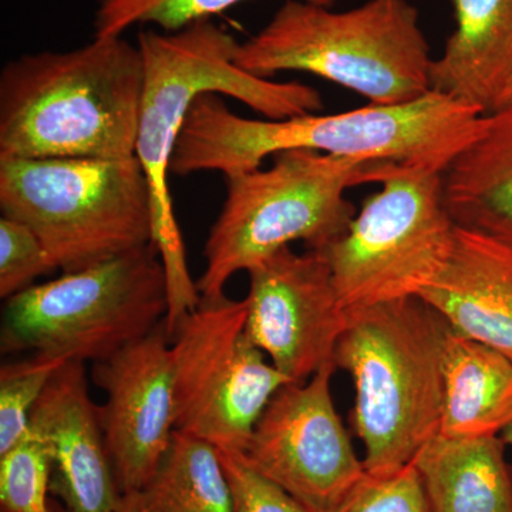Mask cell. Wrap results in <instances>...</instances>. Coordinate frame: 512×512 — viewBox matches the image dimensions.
<instances>
[{
    "label": "cell",
    "mask_w": 512,
    "mask_h": 512,
    "mask_svg": "<svg viewBox=\"0 0 512 512\" xmlns=\"http://www.w3.org/2000/svg\"><path fill=\"white\" fill-rule=\"evenodd\" d=\"M487 113L429 92L409 103L345 113L251 120L232 113L215 93L201 94L188 110L175 143L171 173L215 171L231 177L261 168L291 150L390 163L443 174L478 137Z\"/></svg>",
    "instance_id": "obj_1"
},
{
    "label": "cell",
    "mask_w": 512,
    "mask_h": 512,
    "mask_svg": "<svg viewBox=\"0 0 512 512\" xmlns=\"http://www.w3.org/2000/svg\"><path fill=\"white\" fill-rule=\"evenodd\" d=\"M238 45L234 36L211 20L178 32L143 30L137 36L144 62V89L136 157L150 187L151 242L167 278L168 326L177 325L201 303L168 183L175 143L191 104L201 94H222L241 101L266 120L291 119L323 109L322 96L315 87L264 79L241 69L235 62Z\"/></svg>",
    "instance_id": "obj_2"
},
{
    "label": "cell",
    "mask_w": 512,
    "mask_h": 512,
    "mask_svg": "<svg viewBox=\"0 0 512 512\" xmlns=\"http://www.w3.org/2000/svg\"><path fill=\"white\" fill-rule=\"evenodd\" d=\"M143 55L123 36L29 53L0 74V158L136 156Z\"/></svg>",
    "instance_id": "obj_3"
},
{
    "label": "cell",
    "mask_w": 512,
    "mask_h": 512,
    "mask_svg": "<svg viewBox=\"0 0 512 512\" xmlns=\"http://www.w3.org/2000/svg\"><path fill=\"white\" fill-rule=\"evenodd\" d=\"M333 363L355 387L350 423L367 474L412 464L440 431L443 356L450 325L419 296L348 311Z\"/></svg>",
    "instance_id": "obj_4"
},
{
    "label": "cell",
    "mask_w": 512,
    "mask_h": 512,
    "mask_svg": "<svg viewBox=\"0 0 512 512\" xmlns=\"http://www.w3.org/2000/svg\"><path fill=\"white\" fill-rule=\"evenodd\" d=\"M433 60L419 9L409 0H367L343 12L285 0L235 55L238 66L255 76L315 74L376 106L409 103L431 92Z\"/></svg>",
    "instance_id": "obj_5"
},
{
    "label": "cell",
    "mask_w": 512,
    "mask_h": 512,
    "mask_svg": "<svg viewBox=\"0 0 512 512\" xmlns=\"http://www.w3.org/2000/svg\"><path fill=\"white\" fill-rule=\"evenodd\" d=\"M400 165L284 151L271 167L231 175L227 197L205 242V269L197 281L202 302L225 296L238 272H248L293 242L316 251L348 231L356 210L349 188L382 183Z\"/></svg>",
    "instance_id": "obj_6"
},
{
    "label": "cell",
    "mask_w": 512,
    "mask_h": 512,
    "mask_svg": "<svg viewBox=\"0 0 512 512\" xmlns=\"http://www.w3.org/2000/svg\"><path fill=\"white\" fill-rule=\"evenodd\" d=\"M0 211L28 225L63 274L153 239L150 187L136 156L0 158Z\"/></svg>",
    "instance_id": "obj_7"
},
{
    "label": "cell",
    "mask_w": 512,
    "mask_h": 512,
    "mask_svg": "<svg viewBox=\"0 0 512 512\" xmlns=\"http://www.w3.org/2000/svg\"><path fill=\"white\" fill-rule=\"evenodd\" d=\"M167 278L153 242L6 299L3 355L100 362L164 323Z\"/></svg>",
    "instance_id": "obj_8"
},
{
    "label": "cell",
    "mask_w": 512,
    "mask_h": 512,
    "mask_svg": "<svg viewBox=\"0 0 512 512\" xmlns=\"http://www.w3.org/2000/svg\"><path fill=\"white\" fill-rule=\"evenodd\" d=\"M380 185L348 231L316 249L346 311L419 296L453 251L457 225L441 174L403 167Z\"/></svg>",
    "instance_id": "obj_9"
},
{
    "label": "cell",
    "mask_w": 512,
    "mask_h": 512,
    "mask_svg": "<svg viewBox=\"0 0 512 512\" xmlns=\"http://www.w3.org/2000/svg\"><path fill=\"white\" fill-rule=\"evenodd\" d=\"M247 299L202 302L171 333L175 430L242 454L266 406L292 383L247 333Z\"/></svg>",
    "instance_id": "obj_10"
},
{
    "label": "cell",
    "mask_w": 512,
    "mask_h": 512,
    "mask_svg": "<svg viewBox=\"0 0 512 512\" xmlns=\"http://www.w3.org/2000/svg\"><path fill=\"white\" fill-rule=\"evenodd\" d=\"M335 363L275 393L256 423L244 458L249 467L313 512H329L366 474L335 403Z\"/></svg>",
    "instance_id": "obj_11"
},
{
    "label": "cell",
    "mask_w": 512,
    "mask_h": 512,
    "mask_svg": "<svg viewBox=\"0 0 512 512\" xmlns=\"http://www.w3.org/2000/svg\"><path fill=\"white\" fill-rule=\"evenodd\" d=\"M247 333L293 383L333 363L349 313L319 252L281 249L249 269Z\"/></svg>",
    "instance_id": "obj_12"
},
{
    "label": "cell",
    "mask_w": 512,
    "mask_h": 512,
    "mask_svg": "<svg viewBox=\"0 0 512 512\" xmlns=\"http://www.w3.org/2000/svg\"><path fill=\"white\" fill-rule=\"evenodd\" d=\"M92 380L106 394L100 417L120 493H140L175 431L173 350L164 323L93 363Z\"/></svg>",
    "instance_id": "obj_13"
},
{
    "label": "cell",
    "mask_w": 512,
    "mask_h": 512,
    "mask_svg": "<svg viewBox=\"0 0 512 512\" xmlns=\"http://www.w3.org/2000/svg\"><path fill=\"white\" fill-rule=\"evenodd\" d=\"M29 427L49 448L50 493L59 498L64 512L119 510L123 494L83 362L69 360L57 369L37 400Z\"/></svg>",
    "instance_id": "obj_14"
},
{
    "label": "cell",
    "mask_w": 512,
    "mask_h": 512,
    "mask_svg": "<svg viewBox=\"0 0 512 512\" xmlns=\"http://www.w3.org/2000/svg\"><path fill=\"white\" fill-rule=\"evenodd\" d=\"M419 298L454 333L512 360V245L457 225L447 264Z\"/></svg>",
    "instance_id": "obj_15"
},
{
    "label": "cell",
    "mask_w": 512,
    "mask_h": 512,
    "mask_svg": "<svg viewBox=\"0 0 512 512\" xmlns=\"http://www.w3.org/2000/svg\"><path fill=\"white\" fill-rule=\"evenodd\" d=\"M456 29L431 64V92L490 113L512 76V0H450Z\"/></svg>",
    "instance_id": "obj_16"
},
{
    "label": "cell",
    "mask_w": 512,
    "mask_h": 512,
    "mask_svg": "<svg viewBox=\"0 0 512 512\" xmlns=\"http://www.w3.org/2000/svg\"><path fill=\"white\" fill-rule=\"evenodd\" d=\"M501 436L437 433L413 458L431 512H512V468Z\"/></svg>",
    "instance_id": "obj_17"
},
{
    "label": "cell",
    "mask_w": 512,
    "mask_h": 512,
    "mask_svg": "<svg viewBox=\"0 0 512 512\" xmlns=\"http://www.w3.org/2000/svg\"><path fill=\"white\" fill-rule=\"evenodd\" d=\"M448 214L512 245V109L485 116L476 140L441 174Z\"/></svg>",
    "instance_id": "obj_18"
},
{
    "label": "cell",
    "mask_w": 512,
    "mask_h": 512,
    "mask_svg": "<svg viewBox=\"0 0 512 512\" xmlns=\"http://www.w3.org/2000/svg\"><path fill=\"white\" fill-rule=\"evenodd\" d=\"M512 421V360L450 330L443 356L440 434L500 436Z\"/></svg>",
    "instance_id": "obj_19"
},
{
    "label": "cell",
    "mask_w": 512,
    "mask_h": 512,
    "mask_svg": "<svg viewBox=\"0 0 512 512\" xmlns=\"http://www.w3.org/2000/svg\"><path fill=\"white\" fill-rule=\"evenodd\" d=\"M138 494L150 512H235L220 448L177 430L156 474Z\"/></svg>",
    "instance_id": "obj_20"
},
{
    "label": "cell",
    "mask_w": 512,
    "mask_h": 512,
    "mask_svg": "<svg viewBox=\"0 0 512 512\" xmlns=\"http://www.w3.org/2000/svg\"><path fill=\"white\" fill-rule=\"evenodd\" d=\"M245 0H100L94 16V37L123 36L136 25H154L173 33L234 8ZM332 6L335 0H308Z\"/></svg>",
    "instance_id": "obj_21"
},
{
    "label": "cell",
    "mask_w": 512,
    "mask_h": 512,
    "mask_svg": "<svg viewBox=\"0 0 512 512\" xmlns=\"http://www.w3.org/2000/svg\"><path fill=\"white\" fill-rule=\"evenodd\" d=\"M52 457L45 440L33 431L0 453L2 512H52L49 500Z\"/></svg>",
    "instance_id": "obj_22"
},
{
    "label": "cell",
    "mask_w": 512,
    "mask_h": 512,
    "mask_svg": "<svg viewBox=\"0 0 512 512\" xmlns=\"http://www.w3.org/2000/svg\"><path fill=\"white\" fill-rule=\"evenodd\" d=\"M66 362L69 360L32 355L0 367V453L28 433L37 400Z\"/></svg>",
    "instance_id": "obj_23"
},
{
    "label": "cell",
    "mask_w": 512,
    "mask_h": 512,
    "mask_svg": "<svg viewBox=\"0 0 512 512\" xmlns=\"http://www.w3.org/2000/svg\"><path fill=\"white\" fill-rule=\"evenodd\" d=\"M329 512H431L413 464L384 476L365 474Z\"/></svg>",
    "instance_id": "obj_24"
},
{
    "label": "cell",
    "mask_w": 512,
    "mask_h": 512,
    "mask_svg": "<svg viewBox=\"0 0 512 512\" xmlns=\"http://www.w3.org/2000/svg\"><path fill=\"white\" fill-rule=\"evenodd\" d=\"M57 271L35 232L13 218H0V296L26 291L40 276Z\"/></svg>",
    "instance_id": "obj_25"
},
{
    "label": "cell",
    "mask_w": 512,
    "mask_h": 512,
    "mask_svg": "<svg viewBox=\"0 0 512 512\" xmlns=\"http://www.w3.org/2000/svg\"><path fill=\"white\" fill-rule=\"evenodd\" d=\"M221 458L234 494L235 512H313L284 488L256 473L239 454L221 451Z\"/></svg>",
    "instance_id": "obj_26"
},
{
    "label": "cell",
    "mask_w": 512,
    "mask_h": 512,
    "mask_svg": "<svg viewBox=\"0 0 512 512\" xmlns=\"http://www.w3.org/2000/svg\"><path fill=\"white\" fill-rule=\"evenodd\" d=\"M117 512H150L143 500H141L140 494L130 493L124 494L121 497L119 510Z\"/></svg>",
    "instance_id": "obj_27"
},
{
    "label": "cell",
    "mask_w": 512,
    "mask_h": 512,
    "mask_svg": "<svg viewBox=\"0 0 512 512\" xmlns=\"http://www.w3.org/2000/svg\"><path fill=\"white\" fill-rule=\"evenodd\" d=\"M504 109H512V76L507 84H505L503 92H501L498 99L495 100L493 110L491 111Z\"/></svg>",
    "instance_id": "obj_28"
},
{
    "label": "cell",
    "mask_w": 512,
    "mask_h": 512,
    "mask_svg": "<svg viewBox=\"0 0 512 512\" xmlns=\"http://www.w3.org/2000/svg\"><path fill=\"white\" fill-rule=\"evenodd\" d=\"M500 436L501 439L505 441V444L512 447V421L503 431H501Z\"/></svg>",
    "instance_id": "obj_29"
},
{
    "label": "cell",
    "mask_w": 512,
    "mask_h": 512,
    "mask_svg": "<svg viewBox=\"0 0 512 512\" xmlns=\"http://www.w3.org/2000/svg\"><path fill=\"white\" fill-rule=\"evenodd\" d=\"M52 512H64L63 508L59 504L52 503Z\"/></svg>",
    "instance_id": "obj_30"
}]
</instances>
